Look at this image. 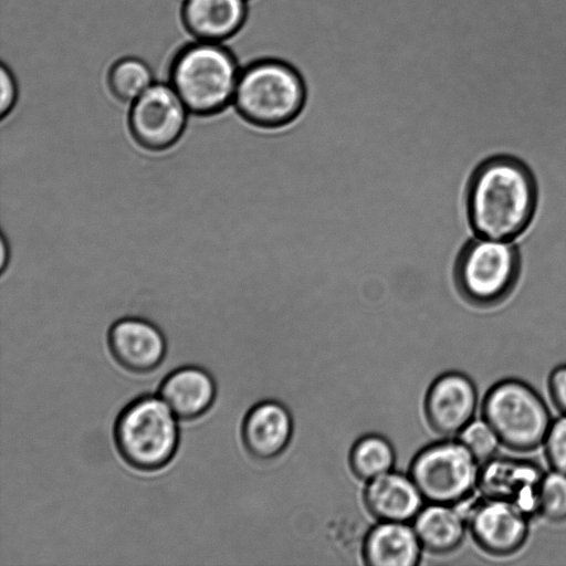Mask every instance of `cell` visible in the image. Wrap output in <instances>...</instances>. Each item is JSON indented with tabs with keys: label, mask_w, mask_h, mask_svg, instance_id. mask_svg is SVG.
Segmentation results:
<instances>
[{
	"label": "cell",
	"mask_w": 566,
	"mask_h": 566,
	"mask_svg": "<svg viewBox=\"0 0 566 566\" xmlns=\"http://www.w3.org/2000/svg\"><path fill=\"white\" fill-rule=\"evenodd\" d=\"M538 199L536 177L524 160L510 154L484 157L467 185L471 231L476 237L514 241L533 223Z\"/></svg>",
	"instance_id": "6da1fadb"
},
{
	"label": "cell",
	"mask_w": 566,
	"mask_h": 566,
	"mask_svg": "<svg viewBox=\"0 0 566 566\" xmlns=\"http://www.w3.org/2000/svg\"><path fill=\"white\" fill-rule=\"evenodd\" d=\"M241 69L237 55L223 43L196 40L172 57L169 84L190 113L214 115L233 103Z\"/></svg>",
	"instance_id": "7a4b0ae2"
},
{
	"label": "cell",
	"mask_w": 566,
	"mask_h": 566,
	"mask_svg": "<svg viewBox=\"0 0 566 566\" xmlns=\"http://www.w3.org/2000/svg\"><path fill=\"white\" fill-rule=\"evenodd\" d=\"M304 102L300 73L281 60L262 59L242 66L232 105L247 122L272 128L292 122Z\"/></svg>",
	"instance_id": "3957f363"
},
{
	"label": "cell",
	"mask_w": 566,
	"mask_h": 566,
	"mask_svg": "<svg viewBox=\"0 0 566 566\" xmlns=\"http://www.w3.org/2000/svg\"><path fill=\"white\" fill-rule=\"evenodd\" d=\"M176 415L160 398L140 396L125 406L114 426L123 460L139 471H157L175 457L179 444Z\"/></svg>",
	"instance_id": "277c9868"
},
{
	"label": "cell",
	"mask_w": 566,
	"mask_h": 566,
	"mask_svg": "<svg viewBox=\"0 0 566 566\" xmlns=\"http://www.w3.org/2000/svg\"><path fill=\"white\" fill-rule=\"evenodd\" d=\"M521 273L522 254L517 244L476 235L463 245L455 265L460 295L475 310H490L504 303L515 291Z\"/></svg>",
	"instance_id": "5b68a950"
},
{
	"label": "cell",
	"mask_w": 566,
	"mask_h": 566,
	"mask_svg": "<svg viewBox=\"0 0 566 566\" xmlns=\"http://www.w3.org/2000/svg\"><path fill=\"white\" fill-rule=\"evenodd\" d=\"M481 413L500 443L518 452L539 447L553 421L543 397L517 378H505L491 386Z\"/></svg>",
	"instance_id": "8992f818"
},
{
	"label": "cell",
	"mask_w": 566,
	"mask_h": 566,
	"mask_svg": "<svg viewBox=\"0 0 566 566\" xmlns=\"http://www.w3.org/2000/svg\"><path fill=\"white\" fill-rule=\"evenodd\" d=\"M478 463L460 440L438 441L416 454L409 475L424 501L457 505L465 501L476 486Z\"/></svg>",
	"instance_id": "52a82bcc"
},
{
	"label": "cell",
	"mask_w": 566,
	"mask_h": 566,
	"mask_svg": "<svg viewBox=\"0 0 566 566\" xmlns=\"http://www.w3.org/2000/svg\"><path fill=\"white\" fill-rule=\"evenodd\" d=\"M188 109L169 83L154 82L132 102L128 126L142 147L159 151L181 137Z\"/></svg>",
	"instance_id": "ba28073f"
},
{
	"label": "cell",
	"mask_w": 566,
	"mask_h": 566,
	"mask_svg": "<svg viewBox=\"0 0 566 566\" xmlns=\"http://www.w3.org/2000/svg\"><path fill=\"white\" fill-rule=\"evenodd\" d=\"M545 473L533 460L494 454L481 462L476 486L483 497L507 502L533 518Z\"/></svg>",
	"instance_id": "9c48e42d"
},
{
	"label": "cell",
	"mask_w": 566,
	"mask_h": 566,
	"mask_svg": "<svg viewBox=\"0 0 566 566\" xmlns=\"http://www.w3.org/2000/svg\"><path fill=\"white\" fill-rule=\"evenodd\" d=\"M464 517L475 544L492 556L512 555L527 541L531 518L507 502L482 496Z\"/></svg>",
	"instance_id": "30bf717a"
},
{
	"label": "cell",
	"mask_w": 566,
	"mask_h": 566,
	"mask_svg": "<svg viewBox=\"0 0 566 566\" xmlns=\"http://www.w3.org/2000/svg\"><path fill=\"white\" fill-rule=\"evenodd\" d=\"M478 407V390L463 373L448 371L429 387L424 398V417L437 433H460L472 420Z\"/></svg>",
	"instance_id": "8fae6325"
},
{
	"label": "cell",
	"mask_w": 566,
	"mask_h": 566,
	"mask_svg": "<svg viewBox=\"0 0 566 566\" xmlns=\"http://www.w3.org/2000/svg\"><path fill=\"white\" fill-rule=\"evenodd\" d=\"M107 343L116 363L135 374L156 369L166 355V340L159 328L140 317H124L108 331Z\"/></svg>",
	"instance_id": "7c38bea8"
},
{
	"label": "cell",
	"mask_w": 566,
	"mask_h": 566,
	"mask_svg": "<svg viewBox=\"0 0 566 566\" xmlns=\"http://www.w3.org/2000/svg\"><path fill=\"white\" fill-rule=\"evenodd\" d=\"M293 436V419L285 406L274 400L254 405L245 415L241 438L247 452L260 461L281 455Z\"/></svg>",
	"instance_id": "4fadbf2b"
},
{
	"label": "cell",
	"mask_w": 566,
	"mask_h": 566,
	"mask_svg": "<svg viewBox=\"0 0 566 566\" xmlns=\"http://www.w3.org/2000/svg\"><path fill=\"white\" fill-rule=\"evenodd\" d=\"M248 13V0H185L180 18L196 40L223 43L243 29Z\"/></svg>",
	"instance_id": "5bb4252c"
},
{
	"label": "cell",
	"mask_w": 566,
	"mask_h": 566,
	"mask_svg": "<svg viewBox=\"0 0 566 566\" xmlns=\"http://www.w3.org/2000/svg\"><path fill=\"white\" fill-rule=\"evenodd\" d=\"M423 500L410 475L392 471L368 481L364 492L368 512L379 522L407 523L422 509Z\"/></svg>",
	"instance_id": "9a60e30c"
},
{
	"label": "cell",
	"mask_w": 566,
	"mask_h": 566,
	"mask_svg": "<svg viewBox=\"0 0 566 566\" xmlns=\"http://www.w3.org/2000/svg\"><path fill=\"white\" fill-rule=\"evenodd\" d=\"M159 394L178 419L189 421L210 409L216 397V384L207 370L184 366L165 377Z\"/></svg>",
	"instance_id": "2e32d148"
},
{
	"label": "cell",
	"mask_w": 566,
	"mask_h": 566,
	"mask_svg": "<svg viewBox=\"0 0 566 566\" xmlns=\"http://www.w3.org/2000/svg\"><path fill=\"white\" fill-rule=\"evenodd\" d=\"M421 548L413 527L407 523L380 522L367 533L363 556L371 566H415Z\"/></svg>",
	"instance_id": "e0dca14e"
},
{
	"label": "cell",
	"mask_w": 566,
	"mask_h": 566,
	"mask_svg": "<svg viewBox=\"0 0 566 566\" xmlns=\"http://www.w3.org/2000/svg\"><path fill=\"white\" fill-rule=\"evenodd\" d=\"M413 530L426 551L448 554L463 542L467 521L454 505L430 503L413 518Z\"/></svg>",
	"instance_id": "ac0fdd59"
},
{
	"label": "cell",
	"mask_w": 566,
	"mask_h": 566,
	"mask_svg": "<svg viewBox=\"0 0 566 566\" xmlns=\"http://www.w3.org/2000/svg\"><path fill=\"white\" fill-rule=\"evenodd\" d=\"M396 454L392 444L380 434L360 437L349 452L353 473L364 481H370L394 468Z\"/></svg>",
	"instance_id": "d6986e66"
},
{
	"label": "cell",
	"mask_w": 566,
	"mask_h": 566,
	"mask_svg": "<svg viewBox=\"0 0 566 566\" xmlns=\"http://www.w3.org/2000/svg\"><path fill=\"white\" fill-rule=\"evenodd\" d=\"M154 83L150 66L136 56H124L111 66L107 84L112 94L122 102H134Z\"/></svg>",
	"instance_id": "ffe728a7"
},
{
	"label": "cell",
	"mask_w": 566,
	"mask_h": 566,
	"mask_svg": "<svg viewBox=\"0 0 566 566\" xmlns=\"http://www.w3.org/2000/svg\"><path fill=\"white\" fill-rule=\"evenodd\" d=\"M538 515L553 523L566 521V474L546 472L542 482Z\"/></svg>",
	"instance_id": "44dd1931"
},
{
	"label": "cell",
	"mask_w": 566,
	"mask_h": 566,
	"mask_svg": "<svg viewBox=\"0 0 566 566\" xmlns=\"http://www.w3.org/2000/svg\"><path fill=\"white\" fill-rule=\"evenodd\" d=\"M459 440L479 462L493 457L500 443L492 428L482 420H472L460 433Z\"/></svg>",
	"instance_id": "7402d4cb"
},
{
	"label": "cell",
	"mask_w": 566,
	"mask_h": 566,
	"mask_svg": "<svg viewBox=\"0 0 566 566\" xmlns=\"http://www.w3.org/2000/svg\"><path fill=\"white\" fill-rule=\"evenodd\" d=\"M544 451L551 468L566 474V415L552 421L544 440Z\"/></svg>",
	"instance_id": "603a6c76"
},
{
	"label": "cell",
	"mask_w": 566,
	"mask_h": 566,
	"mask_svg": "<svg viewBox=\"0 0 566 566\" xmlns=\"http://www.w3.org/2000/svg\"><path fill=\"white\" fill-rule=\"evenodd\" d=\"M0 115L6 117L13 109L18 99V85L12 71L4 64L0 67Z\"/></svg>",
	"instance_id": "cb8c5ba5"
},
{
	"label": "cell",
	"mask_w": 566,
	"mask_h": 566,
	"mask_svg": "<svg viewBox=\"0 0 566 566\" xmlns=\"http://www.w3.org/2000/svg\"><path fill=\"white\" fill-rule=\"evenodd\" d=\"M548 394L553 405L566 415V363L556 366L548 376Z\"/></svg>",
	"instance_id": "d4e9b609"
},
{
	"label": "cell",
	"mask_w": 566,
	"mask_h": 566,
	"mask_svg": "<svg viewBox=\"0 0 566 566\" xmlns=\"http://www.w3.org/2000/svg\"><path fill=\"white\" fill-rule=\"evenodd\" d=\"M0 253H1V255H0V269H1V272H3L4 269H6L7 262L9 260V249H8V245H7L4 237H1Z\"/></svg>",
	"instance_id": "484cf974"
}]
</instances>
